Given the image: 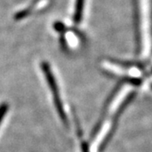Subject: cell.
<instances>
[{
  "instance_id": "cell-4",
  "label": "cell",
  "mask_w": 152,
  "mask_h": 152,
  "mask_svg": "<svg viewBox=\"0 0 152 152\" xmlns=\"http://www.w3.org/2000/svg\"><path fill=\"white\" fill-rule=\"evenodd\" d=\"M9 110V105L7 103H2L0 105V124H1V122L3 118H4L6 113Z\"/></svg>"
},
{
  "instance_id": "cell-3",
  "label": "cell",
  "mask_w": 152,
  "mask_h": 152,
  "mask_svg": "<svg viewBox=\"0 0 152 152\" xmlns=\"http://www.w3.org/2000/svg\"><path fill=\"white\" fill-rule=\"evenodd\" d=\"M84 4L85 0H76L75 10V22L79 24L82 19V14H83V9H84Z\"/></svg>"
},
{
  "instance_id": "cell-1",
  "label": "cell",
  "mask_w": 152,
  "mask_h": 152,
  "mask_svg": "<svg viewBox=\"0 0 152 152\" xmlns=\"http://www.w3.org/2000/svg\"><path fill=\"white\" fill-rule=\"evenodd\" d=\"M41 68H42V70L44 73L45 77L47 79V82H48L49 87H50V90L53 92L55 107H56L57 112L59 115L60 119L62 120L64 125H65L66 127H69L68 118L66 116L64 108V106H63V103H62V100H61V97H60L59 90H58V86L57 85V82H56L54 75H53V73L50 66L47 62H42L41 64Z\"/></svg>"
},
{
  "instance_id": "cell-2",
  "label": "cell",
  "mask_w": 152,
  "mask_h": 152,
  "mask_svg": "<svg viewBox=\"0 0 152 152\" xmlns=\"http://www.w3.org/2000/svg\"><path fill=\"white\" fill-rule=\"evenodd\" d=\"M133 90V87L129 86V85H126L124 86L120 89V91L118 93L114 96L113 102L109 105V113H115L120 107L121 105L124 103L126 98L129 96V95L130 94V92Z\"/></svg>"
}]
</instances>
